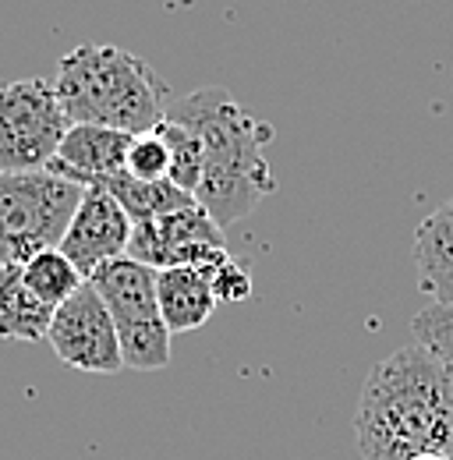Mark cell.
I'll return each mask as SVG.
<instances>
[{
    "mask_svg": "<svg viewBox=\"0 0 453 460\" xmlns=\"http://www.w3.org/2000/svg\"><path fill=\"white\" fill-rule=\"evenodd\" d=\"M354 443L361 460L453 457V365L425 344L379 358L354 407Z\"/></svg>",
    "mask_w": 453,
    "mask_h": 460,
    "instance_id": "obj_1",
    "label": "cell"
},
{
    "mask_svg": "<svg viewBox=\"0 0 453 460\" xmlns=\"http://www.w3.org/2000/svg\"><path fill=\"white\" fill-rule=\"evenodd\" d=\"M164 117L184 124L199 138L202 177L195 188V202L220 227L244 220L266 195L277 191V177L266 160L273 128L244 114L226 89L206 85L188 93L184 100H170Z\"/></svg>",
    "mask_w": 453,
    "mask_h": 460,
    "instance_id": "obj_2",
    "label": "cell"
},
{
    "mask_svg": "<svg viewBox=\"0 0 453 460\" xmlns=\"http://www.w3.org/2000/svg\"><path fill=\"white\" fill-rule=\"evenodd\" d=\"M54 89L71 124H100L128 135L153 131L170 103V85L153 64L113 43H78L64 54Z\"/></svg>",
    "mask_w": 453,
    "mask_h": 460,
    "instance_id": "obj_3",
    "label": "cell"
},
{
    "mask_svg": "<svg viewBox=\"0 0 453 460\" xmlns=\"http://www.w3.org/2000/svg\"><path fill=\"white\" fill-rule=\"evenodd\" d=\"M78 199L82 188L50 171L0 173V266H25L57 248Z\"/></svg>",
    "mask_w": 453,
    "mask_h": 460,
    "instance_id": "obj_4",
    "label": "cell"
},
{
    "mask_svg": "<svg viewBox=\"0 0 453 460\" xmlns=\"http://www.w3.org/2000/svg\"><path fill=\"white\" fill-rule=\"evenodd\" d=\"M89 284L103 297L113 319L124 368L160 372L170 365V330L156 301V270L120 255L100 266Z\"/></svg>",
    "mask_w": 453,
    "mask_h": 460,
    "instance_id": "obj_5",
    "label": "cell"
},
{
    "mask_svg": "<svg viewBox=\"0 0 453 460\" xmlns=\"http://www.w3.org/2000/svg\"><path fill=\"white\" fill-rule=\"evenodd\" d=\"M71 120L54 82L18 78L0 85V173L47 171Z\"/></svg>",
    "mask_w": 453,
    "mask_h": 460,
    "instance_id": "obj_6",
    "label": "cell"
},
{
    "mask_svg": "<svg viewBox=\"0 0 453 460\" xmlns=\"http://www.w3.org/2000/svg\"><path fill=\"white\" fill-rule=\"evenodd\" d=\"M128 259L149 266V270H170V266H191L213 273L230 259L224 241V227L199 206L188 202L173 213L131 224Z\"/></svg>",
    "mask_w": 453,
    "mask_h": 460,
    "instance_id": "obj_7",
    "label": "cell"
},
{
    "mask_svg": "<svg viewBox=\"0 0 453 460\" xmlns=\"http://www.w3.org/2000/svg\"><path fill=\"white\" fill-rule=\"evenodd\" d=\"M47 341L54 347V354L78 368V372H93V376H113L124 368L120 358V341L113 330V319L103 305V297L96 288L85 280L64 305L54 308Z\"/></svg>",
    "mask_w": 453,
    "mask_h": 460,
    "instance_id": "obj_8",
    "label": "cell"
},
{
    "mask_svg": "<svg viewBox=\"0 0 453 460\" xmlns=\"http://www.w3.org/2000/svg\"><path fill=\"white\" fill-rule=\"evenodd\" d=\"M128 241H131V220L120 209V202L103 188H82L78 209L57 248L89 280L100 266L128 255Z\"/></svg>",
    "mask_w": 453,
    "mask_h": 460,
    "instance_id": "obj_9",
    "label": "cell"
},
{
    "mask_svg": "<svg viewBox=\"0 0 453 460\" xmlns=\"http://www.w3.org/2000/svg\"><path fill=\"white\" fill-rule=\"evenodd\" d=\"M128 146H131L128 131L100 128V124H71L47 171L78 188H96L107 177L124 171Z\"/></svg>",
    "mask_w": 453,
    "mask_h": 460,
    "instance_id": "obj_10",
    "label": "cell"
},
{
    "mask_svg": "<svg viewBox=\"0 0 453 460\" xmlns=\"http://www.w3.org/2000/svg\"><path fill=\"white\" fill-rule=\"evenodd\" d=\"M156 301H160V315L164 326L173 333H191L199 326H206L217 312V294L213 280L206 270H191V266H170L156 270Z\"/></svg>",
    "mask_w": 453,
    "mask_h": 460,
    "instance_id": "obj_11",
    "label": "cell"
},
{
    "mask_svg": "<svg viewBox=\"0 0 453 460\" xmlns=\"http://www.w3.org/2000/svg\"><path fill=\"white\" fill-rule=\"evenodd\" d=\"M414 270L432 305H453V199L414 227Z\"/></svg>",
    "mask_w": 453,
    "mask_h": 460,
    "instance_id": "obj_12",
    "label": "cell"
},
{
    "mask_svg": "<svg viewBox=\"0 0 453 460\" xmlns=\"http://www.w3.org/2000/svg\"><path fill=\"white\" fill-rule=\"evenodd\" d=\"M54 308L25 288L22 266H0V341H47Z\"/></svg>",
    "mask_w": 453,
    "mask_h": 460,
    "instance_id": "obj_13",
    "label": "cell"
},
{
    "mask_svg": "<svg viewBox=\"0 0 453 460\" xmlns=\"http://www.w3.org/2000/svg\"><path fill=\"white\" fill-rule=\"evenodd\" d=\"M103 191H111L113 199L120 202V209L128 213L131 224H142V220H153V217H164V213H173L188 202H195V195L181 191L177 184L170 181H160V184H149V181H135L131 173H113L103 184H96Z\"/></svg>",
    "mask_w": 453,
    "mask_h": 460,
    "instance_id": "obj_14",
    "label": "cell"
},
{
    "mask_svg": "<svg viewBox=\"0 0 453 460\" xmlns=\"http://www.w3.org/2000/svg\"><path fill=\"white\" fill-rule=\"evenodd\" d=\"M22 277H25V288L32 290L43 305H64L75 290L85 284V277L75 270V262L60 252V248H47L40 255H32L25 266H22Z\"/></svg>",
    "mask_w": 453,
    "mask_h": 460,
    "instance_id": "obj_15",
    "label": "cell"
},
{
    "mask_svg": "<svg viewBox=\"0 0 453 460\" xmlns=\"http://www.w3.org/2000/svg\"><path fill=\"white\" fill-rule=\"evenodd\" d=\"M156 131L164 135V142L170 149V184H177L181 191L195 195L199 177H202V146H199V138L184 124L167 120V117L156 124Z\"/></svg>",
    "mask_w": 453,
    "mask_h": 460,
    "instance_id": "obj_16",
    "label": "cell"
},
{
    "mask_svg": "<svg viewBox=\"0 0 453 460\" xmlns=\"http://www.w3.org/2000/svg\"><path fill=\"white\" fill-rule=\"evenodd\" d=\"M124 173H131L135 181H149V184L170 181V149L156 128L131 135V146L124 156Z\"/></svg>",
    "mask_w": 453,
    "mask_h": 460,
    "instance_id": "obj_17",
    "label": "cell"
},
{
    "mask_svg": "<svg viewBox=\"0 0 453 460\" xmlns=\"http://www.w3.org/2000/svg\"><path fill=\"white\" fill-rule=\"evenodd\" d=\"M411 330L418 344H425L447 365H453V305H429L411 319Z\"/></svg>",
    "mask_w": 453,
    "mask_h": 460,
    "instance_id": "obj_18",
    "label": "cell"
},
{
    "mask_svg": "<svg viewBox=\"0 0 453 460\" xmlns=\"http://www.w3.org/2000/svg\"><path fill=\"white\" fill-rule=\"evenodd\" d=\"M209 280H213L217 301H248L252 297V273L237 259H226L224 266H217L209 273Z\"/></svg>",
    "mask_w": 453,
    "mask_h": 460,
    "instance_id": "obj_19",
    "label": "cell"
},
{
    "mask_svg": "<svg viewBox=\"0 0 453 460\" xmlns=\"http://www.w3.org/2000/svg\"><path fill=\"white\" fill-rule=\"evenodd\" d=\"M418 460H453V457H443V454H429V457H418Z\"/></svg>",
    "mask_w": 453,
    "mask_h": 460,
    "instance_id": "obj_20",
    "label": "cell"
}]
</instances>
